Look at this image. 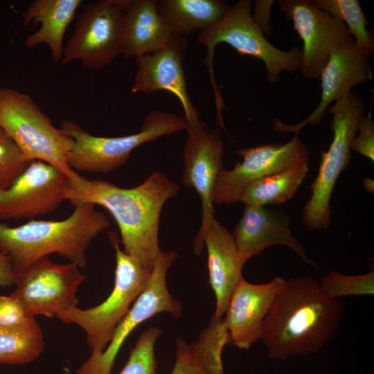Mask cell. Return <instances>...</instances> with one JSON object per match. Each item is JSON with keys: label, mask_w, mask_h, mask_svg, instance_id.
<instances>
[{"label": "cell", "mask_w": 374, "mask_h": 374, "mask_svg": "<svg viewBox=\"0 0 374 374\" xmlns=\"http://www.w3.org/2000/svg\"><path fill=\"white\" fill-rule=\"evenodd\" d=\"M44 348V334L35 317L17 324H0V364L32 362L40 356Z\"/></svg>", "instance_id": "25"}, {"label": "cell", "mask_w": 374, "mask_h": 374, "mask_svg": "<svg viewBox=\"0 0 374 374\" xmlns=\"http://www.w3.org/2000/svg\"><path fill=\"white\" fill-rule=\"evenodd\" d=\"M243 158L231 170L220 171L213 193V205H229L239 199L251 181L273 173L309 163L310 152L298 135L285 143H267L240 148Z\"/></svg>", "instance_id": "11"}, {"label": "cell", "mask_w": 374, "mask_h": 374, "mask_svg": "<svg viewBox=\"0 0 374 374\" xmlns=\"http://www.w3.org/2000/svg\"><path fill=\"white\" fill-rule=\"evenodd\" d=\"M157 7L172 33L184 37L211 27L230 8L221 0H161Z\"/></svg>", "instance_id": "23"}, {"label": "cell", "mask_w": 374, "mask_h": 374, "mask_svg": "<svg viewBox=\"0 0 374 374\" xmlns=\"http://www.w3.org/2000/svg\"><path fill=\"white\" fill-rule=\"evenodd\" d=\"M179 189L177 184L159 171L130 188L79 175L69 180L65 199L74 206L92 204L107 209L118 226L123 251L152 270L161 251L159 244L161 213L166 202L176 197Z\"/></svg>", "instance_id": "1"}, {"label": "cell", "mask_w": 374, "mask_h": 374, "mask_svg": "<svg viewBox=\"0 0 374 374\" xmlns=\"http://www.w3.org/2000/svg\"><path fill=\"white\" fill-rule=\"evenodd\" d=\"M344 312L342 303L323 293L317 279L285 280L264 322L261 339L269 357L317 353L334 338Z\"/></svg>", "instance_id": "2"}, {"label": "cell", "mask_w": 374, "mask_h": 374, "mask_svg": "<svg viewBox=\"0 0 374 374\" xmlns=\"http://www.w3.org/2000/svg\"><path fill=\"white\" fill-rule=\"evenodd\" d=\"M123 10L121 0H101L84 4L75 27L64 46L62 65L80 61L98 69L120 54Z\"/></svg>", "instance_id": "10"}, {"label": "cell", "mask_w": 374, "mask_h": 374, "mask_svg": "<svg viewBox=\"0 0 374 374\" xmlns=\"http://www.w3.org/2000/svg\"><path fill=\"white\" fill-rule=\"evenodd\" d=\"M251 10V1L240 0L217 23L198 35L197 41L207 50L204 64L208 67L217 110L225 107L214 75V51L219 43L229 44L240 55L261 60L270 83L277 82L283 71L294 72L301 69L302 50L294 47L282 51L271 44L253 20Z\"/></svg>", "instance_id": "4"}, {"label": "cell", "mask_w": 374, "mask_h": 374, "mask_svg": "<svg viewBox=\"0 0 374 374\" xmlns=\"http://www.w3.org/2000/svg\"><path fill=\"white\" fill-rule=\"evenodd\" d=\"M373 180L370 178H366L364 180V188L370 193H373Z\"/></svg>", "instance_id": "35"}, {"label": "cell", "mask_w": 374, "mask_h": 374, "mask_svg": "<svg viewBox=\"0 0 374 374\" xmlns=\"http://www.w3.org/2000/svg\"><path fill=\"white\" fill-rule=\"evenodd\" d=\"M28 318L29 317L17 299L10 295L0 296V324H17Z\"/></svg>", "instance_id": "32"}, {"label": "cell", "mask_w": 374, "mask_h": 374, "mask_svg": "<svg viewBox=\"0 0 374 374\" xmlns=\"http://www.w3.org/2000/svg\"><path fill=\"white\" fill-rule=\"evenodd\" d=\"M28 163L14 141L0 128V190L8 188Z\"/></svg>", "instance_id": "30"}, {"label": "cell", "mask_w": 374, "mask_h": 374, "mask_svg": "<svg viewBox=\"0 0 374 374\" xmlns=\"http://www.w3.org/2000/svg\"><path fill=\"white\" fill-rule=\"evenodd\" d=\"M204 244L207 250L209 283L216 300L212 319L219 320L224 317L233 292L242 277L245 263L240 258L232 233L215 217L195 238L197 255L200 254Z\"/></svg>", "instance_id": "20"}, {"label": "cell", "mask_w": 374, "mask_h": 374, "mask_svg": "<svg viewBox=\"0 0 374 374\" xmlns=\"http://www.w3.org/2000/svg\"><path fill=\"white\" fill-rule=\"evenodd\" d=\"M123 10L120 54L136 58L166 47L175 35L159 15L155 0H121Z\"/></svg>", "instance_id": "21"}, {"label": "cell", "mask_w": 374, "mask_h": 374, "mask_svg": "<svg viewBox=\"0 0 374 374\" xmlns=\"http://www.w3.org/2000/svg\"><path fill=\"white\" fill-rule=\"evenodd\" d=\"M217 357L213 341L204 332L196 343L190 345L178 338L176 360L170 374H208Z\"/></svg>", "instance_id": "27"}, {"label": "cell", "mask_w": 374, "mask_h": 374, "mask_svg": "<svg viewBox=\"0 0 374 374\" xmlns=\"http://www.w3.org/2000/svg\"><path fill=\"white\" fill-rule=\"evenodd\" d=\"M69 180L47 163L30 161L8 188L0 190V221L32 219L55 211L66 200Z\"/></svg>", "instance_id": "13"}, {"label": "cell", "mask_w": 374, "mask_h": 374, "mask_svg": "<svg viewBox=\"0 0 374 374\" xmlns=\"http://www.w3.org/2000/svg\"><path fill=\"white\" fill-rule=\"evenodd\" d=\"M285 281L278 276L263 284L240 278L223 317L231 344L247 350L261 339L265 318Z\"/></svg>", "instance_id": "18"}, {"label": "cell", "mask_w": 374, "mask_h": 374, "mask_svg": "<svg viewBox=\"0 0 374 374\" xmlns=\"http://www.w3.org/2000/svg\"><path fill=\"white\" fill-rule=\"evenodd\" d=\"M74 207L72 213L62 220H31L15 227L0 221V252L9 259L15 274L51 253L79 267L86 266L87 249L109 228V221L94 204Z\"/></svg>", "instance_id": "3"}, {"label": "cell", "mask_w": 374, "mask_h": 374, "mask_svg": "<svg viewBox=\"0 0 374 374\" xmlns=\"http://www.w3.org/2000/svg\"><path fill=\"white\" fill-rule=\"evenodd\" d=\"M319 79L321 100L314 112L294 125L274 119L273 128L276 132L298 135L307 125H318L332 103L342 98L355 85L373 80V73L368 57L357 48L353 38L331 51Z\"/></svg>", "instance_id": "16"}, {"label": "cell", "mask_w": 374, "mask_h": 374, "mask_svg": "<svg viewBox=\"0 0 374 374\" xmlns=\"http://www.w3.org/2000/svg\"><path fill=\"white\" fill-rule=\"evenodd\" d=\"M290 217L284 211L246 205L232 233L240 259L245 263L265 249L281 245L292 250L305 263L318 268L305 253L304 247L294 237Z\"/></svg>", "instance_id": "19"}, {"label": "cell", "mask_w": 374, "mask_h": 374, "mask_svg": "<svg viewBox=\"0 0 374 374\" xmlns=\"http://www.w3.org/2000/svg\"><path fill=\"white\" fill-rule=\"evenodd\" d=\"M186 130L181 183L184 187L194 188L200 197L202 219L199 233L215 217L213 193L223 169L224 138L220 128L211 127L201 120L186 123Z\"/></svg>", "instance_id": "15"}, {"label": "cell", "mask_w": 374, "mask_h": 374, "mask_svg": "<svg viewBox=\"0 0 374 374\" xmlns=\"http://www.w3.org/2000/svg\"><path fill=\"white\" fill-rule=\"evenodd\" d=\"M311 3L341 21L353 37L355 45L368 57L374 51L373 34L367 29L368 21L357 0H312Z\"/></svg>", "instance_id": "26"}, {"label": "cell", "mask_w": 374, "mask_h": 374, "mask_svg": "<svg viewBox=\"0 0 374 374\" xmlns=\"http://www.w3.org/2000/svg\"><path fill=\"white\" fill-rule=\"evenodd\" d=\"M278 6L303 41L301 71L307 79H319L331 51L353 39L339 19L308 0H280Z\"/></svg>", "instance_id": "14"}, {"label": "cell", "mask_w": 374, "mask_h": 374, "mask_svg": "<svg viewBox=\"0 0 374 374\" xmlns=\"http://www.w3.org/2000/svg\"><path fill=\"white\" fill-rule=\"evenodd\" d=\"M0 128L14 141L25 161L47 163L75 179L67 165L72 139L50 119L26 93L0 86Z\"/></svg>", "instance_id": "5"}, {"label": "cell", "mask_w": 374, "mask_h": 374, "mask_svg": "<svg viewBox=\"0 0 374 374\" xmlns=\"http://www.w3.org/2000/svg\"><path fill=\"white\" fill-rule=\"evenodd\" d=\"M184 117L160 110L149 112L137 133L121 136H99L89 134L70 120L60 129L73 141L67 165L73 170L108 173L124 165L132 152L140 145L186 130Z\"/></svg>", "instance_id": "6"}, {"label": "cell", "mask_w": 374, "mask_h": 374, "mask_svg": "<svg viewBox=\"0 0 374 374\" xmlns=\"http://www.w3.org/2000/svg\"><path fill=\"white\" fill-rule=\"evenodd\" d=\"M319 287L328 296L338 299L346 296H371L374 294V271L359 275H346L330 271Z\"/></svg>", "instance_id": "28"}, {"label": "cell", "mask_w": 374, "mask_h": 374, "mask_svg": "<svg viewBox=\"0 0 374 374\" xmlns=\"http://www.w3.org/2000/svg\"><path fill=\"white\" fill-rule=\"evenodd\" d=\"M209 374H224L223 370L222 363L218 364L214 367L209 373Z\"/></svg>", "instance_id": "36"}, {"label": "cell", "mask_w": 374, "mask_h": 374, "mask_svg": "<svg viewBox=\"0 0 374 374\" xmlns=\"http://www.w3.org/2000/svg\"><path fill=\"white\" fill-rule=\"evenodd\" d=\"M82 3V0L33 1L22 12V20L25 26L33 23L40 24V28L26 37L25 46L33 48L45 44L49 47L53 59L61 61L64 36Z\"/></svg>", "instance_id": "22"}, {"label": "cell", "mask_w": 374, "mask_h": 374, "mask_svg": "<svg viewBox=\"0 0 374 374\" xmlns=\"http://www.w3.org/2000/svg\"><path fill=\"white\" fill-rule=\"evenodd\" d=\"M332 115L333 139L322 152L317 177L310 186L311 196L303 212V222L310 230L328 228L331 223L330 199L340 174L351 160L350 143L359 122L365 115L362 96L350 90L327 109Z\"/></svg>", "instance_id": "8"}, {"label": "cell", "mask_w": 374, "mask_h": 374, "mask_svg": "<svg viewBox=\"0 0 374 374\" xmlns=\"http://www.w3.org/2000/svg\"><path fill=\"white\" fill-rule=\"evenodd\" d=\"M371 109L368 115H364L359 123V134L353 139L350 150L374 161V121L371 116Z\"/></svg>", "instance_id": "31"}, {"label": "cell", "mask_w": 374, "mask_h": 374, "mask_svg": "<svg viewBox=\"0 0 374 374\" xmlns=\"http://www.w3.org/2000/svg\"><path fill=\"white\" fill-rule=\"evenodd\" d=\"M85 279L76 264L55 263L46 256L16 274V288L10 295L20 302L28 317H55L77 306V290Z\"/></svg>", "instance_id": "9"}, {"label": "cell", "mask_w": 374, "mask_h": 374, "mask_svg": "<svg viewBox=\"0 0 374 374\" xmlns=\"http://www.w3.org/2000/svg\"><path fill=\"white\" fill-rule=\"evenodd\" d=\"M177 258L175 251H161L145 287L117 326L106 349L98 356H90L84 362L87 368L96 374H111L119 350L135 328L163 312H169L175 318L180 317L181 304L170 295L166 284L168 270Z\"/></svg>", "instance_id": "12"}, {"label": "cell", "mask_w": 374, "mask_h": 374, "mask_svg": "<svg viewBox=\"0 0 374 374\" xmlns=\"http://www.w3.org/2000/svg\"><path fill=\"white\" fill-rule=\"evenodd\" d=\"M274 1L257 0L254 3L252 17L263 33L267 35L271 32L270 12Z\"/></svg>", "instance_id": "33"}, {"label": "cell", "mask_w": 374, "mask_h": 374, "mask_svg": "<svg viewBox=\"0 0 374 374\" xmlns=\"http://www.w3.org/2000/svg\"><path fill=\"white\" fill-rule=\"evenodd\" d=\"M186 46V37L175 35L163 48L134 58L137 71L132 91L151 93L165 90L172 93L183 107L186 123H192L200 119L187 89L183 66Z\"/></svg>", "instance_id": "17"}, {"label": "cell", "mask_w": 374, "mask_h": 374, "mask_svg": "<svg viewBox=\"0 0 374 374\" xmlns=\"http://www.w3.org/2000/svg\"><path fill=\"white\" fill-rule=\"evenodd\" d=\"M161 330L151 327L139 337L129 359L119 374H157L154 344Z\"/></svg>", "instance_id": "29"}, {"label": "cell", "mask_w": 374, "mask_h": 374, "mask_svg": "<svg viewBox=\"0 0 374 374\" xmlns=\"http://www.w3.org/2000/svg\"><path fill=\"white\" fill-rule=\"evenodd\" d=\"M16 274L9 259L0 252V287L5 288L15 285Z\"/></svg>", "instance_id": "34"}, {"label": "cell", "mask_w": 374, "mask_h": 374, "mask_svg": "<svg viewBox=\"0 0 374 374\" xmlns=\"http://www.w3.org/2000/svg\"><path fill=\"white\" fill-rule=\"evenodd\" d=\"M109 235L116 257L114 286L109 296L95 307L80 309L76 306L55 316L84 331L91 357L98 356L106 349L130 305L145 287L152 271L120 249L115 233Z\"/></svg>", "instance_id": "7"}, {"label": "cell", "mask_w": 374, "mask_h": 374, "mask_svg": "<svg viewBox=\"0 0 374 374\" xmlns=\"http://www.w3.org/2000/svg\"><path fill=\"white\" fill-rule=\"evenodd\" d=\"M308 171L305 163L253 181L245 187L239 202L262 207L284 204L297 193Z\"/></svg>", "instance_id": "24"}]
</instances>
